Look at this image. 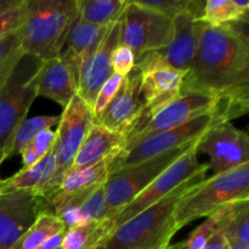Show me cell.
I'll return each mask as SVG.
<instances>
[{
    "instance_id": "1",
    "label": "cell",
    "mask_w": 249,
    "mask_h": 249,
    "mask_svg": "<svg viewBox=\"0 0 249 249\" xmlns=\"http://www.w3.org/2000/svg\"><path fill=\"white\" fill-rule=\"evenodd\" d=\"M190 91L249 92V40L241 23L220 27L204 23L180 94Z\"/></svg>"
},
{
    "instance_id": "2",
    "label": "cell",
    "mask_w": 249,
    "mask_h": 249,
    "mask_svg": "<svg viewBox=\"0 0 249 249\" xmlns=\"http://www.w3.org/2000/svg\"><path fill=\"white\" fill-rule=\"evenodd\" d=\"M206 179V173L195 175L186 182L122 224L99 249H141L150 246L170 245L178 231L174 214L181 199Z\"/></svg>"
},
{
    "instance_id": "3",
    "label": "cell",
    "mask_w": 249,
    "mask_h": 249,
    "mask_svg": "<svg viewBox=\"0 0 249 249\" xmlns=\"http://www.w3.org/2000/svg\"><path fill=\"white\" fill-rule=\"evenodd\" d=\"M77 18V0H29L22 51L41 61L58 57Z\"/></svg>"
},
{
    "instance_id": "4",
    "label": "cell",
    "mask_w": 249,
    "mask_h": 249,
    "mask_svg": "<svg viewBox=\"0 0 249 249\" xmlns=\"http://www.w3.org/2000/svg\"><path fill=\"white\" fill-rule=\"evenodd\" d=\"M41 60L23 53L0 89V165L12 156L15 136L36 96V73Z\"/></svg>"
},
{
    "instance_id": "5",
    "label": "cell",
    "mask_w": 249,
    "mask_h": 249,
    "mask_svg": "<svg viewBox=\"0 0 249 249\" xmlns=\"http://www.w3.org/2000/svg\"><path fill=\"white\" fill-rule=\"evenodd\" d=\"M249 199V163L230 172L204 179L178 206L174 221L178 230L203 216H211L226 204Z\"/></svg>"
},
{
    "instance_id": "6",
    "label": "cell",
    "mask_w": 249,
    "mask_h": 249,
    "mask_svg": "<svg viewBox=\"0 0 249 249\" xmlns=\"http://www.w3.org/2000/svg\"><path fill=\"white\" fill-rule=\"evenodd\" d=\"M196 142L181 146L138 164L119 168L109 173L108 179L104 185L107 203V220L125 208L140 192L152 184L182 153L186 152Z\"/></svg>"
},
{
    "instance_id": "7",
    "label": "cell",
    "mask_w": 249,
    "mask_h": 249,
    "mask_svg": "<svg viewBox=\"0 0 249 249\" xmlns=\"http://www.w3.org/2000/svg\"><path fill=\"white\" fill-rule=\"evenodd\" d=\"M240 94H249V92H240ZM228 95L232 94L216 95L201 91L180 94V96L158 109L152 116L140 119L135 124V126L125 136V147L123 152L128 151L143 139L177 128L202 114L214 111Z\"/></svg>"
},
{
    "instance_id": "8",
    "label": "cell",
    "mask_w": 249,
    "mask_h": 249,
    "mask_svg": "<svg viewBox=\"0 0 249 249\" xmlns=\"http://www.w3.org/2000/svg\"><path fill=\"white\" fill-rule=\"evenodd\" d=\"M94 125L92 111L84 101L75 95L70 105L63 109L56 130V169L51 179L38 191H32L40 198H48L60 186L61 181L72 168L74 158L84 142L90 129Z\"/></svg>"
},
{
    "instance_id": "9",
    "label": "cell",
    "mask_w": 249,
    "mask_h": 249,
    "mask_svg": "<svg viewBox=\"0 0 249 249\" xmlns=\"http://www.w3.org/2000/svg\"><path fill=\"white\" fill-rule=\"evenodd\" d=\"M204 22L198 21L191 12H181L173 18V36L165 48L150 51L136 58L135 68L140 73L157 68L189 72L196 56L199 36Z\"/></svg>"
},
{
    "instance_id": "10",
    "label": "cell",
    "mask_w": 249,
    "mask_h": 249,
    "mask_svg": "<svg viewBox=\"0 0 249 249\" xmlns=\"http://www.w3.org/2000/svg\"><path fill=\"white\" fill-rule=\"evenodd\" d=\"M197 143V142H196ZM196 143L191 146L186 152L182 153L167 170L162 173L155 181L148 185L142 192L138 195L125 208L122 209L117 215L109 219L112 230L128 221L136 214L141 213L146 208L160 201L163 197L174 191L177 187L186 182L199 173H207L209 169L208 163H199L197 160Z\"/></svg>"
},
{
    "instance_id": "11",
    "label": "cell",
    "mask_w": 249,
    "mask_h": 249,
    "mask_svg": "<svg viewBox=\"0 0 249 249\" xmlns=\"http://www.w3.org/2000/svg\"><path fill=\"white\" fill-rule=\"evenodd\" d=\"M119 23V44L128 46L135 58L165 48L173 36V19L143 9L135 1H128Z\"/></svg>"
},
{
    "instance_id": "12",
    "label": "cell",
    "mask_w": 249,
    "mask_h": 249,
    "mask_svg": "<svg viewBox=\"0 0 249 249\" xmlns=\"http://www.w3.org/2000/svg\"><path fill=\"white\" fill-rule=\"evenodd\" d=\"M196 152L208 156L214 175L223 174L249 163V136L229 122L216 124L197 141Z\"/></svg>"
},
{
    "instance_id": "13",
    "label": "cell",
    "mask_w": 249,
    "mask_h": 249,
    "mask_svg": "<svg viewBox=\"0 0 249 249\" xmlns=\"http://www.w3.org/2000/svg\"><path fill=\"white\" fill-rule=\"evenodd\" d=\"M40 213L41 198L32 190L0 192V249H11Z\"/></svg>"
},
{
    "instance_id": "14",
    "label": "cell",
    "mask_w": 249,
    "mask_h": 249,
    "mask_svg": "<svg viewBox=\"0 0 249 249\" xmlns=\"http://www.w3.org/2000/svg\"><path fill=\"white\" fill-rule=\"evenodd\" d=\"M140 83V72L134 67V70L123 78L118 91L106 109L94 118V124L113 133L128 135L145 111Z\"/></svg>"
},
{
    "instance_id": "15",
    "label": "cell",
    "mask_w": 249,
    "mask_h": 249,
    "mask_svg": "<svg viewBox=\"0 0 249 249\" xmlns=\"http://www.w3.org/2000/svg\"><path fill=\"white\" fill-rule=\"evenodd\" d=\"M119 36L121 23L118 21L109 27L99 48L84 61L80 68L77 94L91 108V111L97 92L107 79L113 74L111 57L114 49L119 45Z\"/></svg>"
},
{
    "instance_id": "16",
    "label": "cell",
    "mask_w": 249,
    "mask_h": 249,
    "mask_svg": "<svg viewBox=\"0 0 249 249\" xmlns=\"http://www.w3.org/2000/svg\"><path fill=\"white\" fill-rule=\"evenodd\" d=\"M141 74V95L145 102V111L140 119L147 118L169 104L181 92V85L186 71L173 68H157Z\"/></svg>"
},
{
    "instance_id": "17",
    "label": "cell",
    "mask_w": 249,
    "mask_h": 249,
    "mask_svg": "<svg viewBox=\"0 0 249 249\" xmlns=\"http://www.w3.org/2000/svg\"><path fill=\"white\" fill-rule=\"evenodd\" d=\"M111 26L112 24L105 27L92 26L80 21L79 17L75 19L58 57L70 70L77 85H79V73L82 65L89 56L96 51Z\"/></svg>"
},
{
    "instance_id": "18",
    "label": "cell",
    "mask_w": 249,
    "mask_h": 249,
    "mask_svg": "<svg viewBox=\"0 0 249 249\" xmlns=\"http://www.w3.org/2000/svg\"><path fill=\"white\" fill-rule=\"evenodd\" d=\"M124 147L125 135L94 124L80 146L71 170H82L105 160H114L123 152Z\"/></svg>"
},
{
    "instance_id": "19",
    "label": "cell",
    "mask_w": 249,
    "mask_h": 249,
    "mask_svg": "<svg viewBox=\"0 0 249 249\" xmlns=\"http://www.w3.org/2000/svg\"><path fill=\"white\" fill-rule=\"evenodd\" d=\"M36 83V96L53 100L63 109L78 92L77 83L60 57L41 61Z\"/></svg>"
},
{
    "instance_id": "20",
    "label": "cell",
    "mask_w": 249,
    "mask_h": 249,
    "mask_svg": "<svg viewBox=\"0 0 249 249\" xmlns=\"http://www.w3.org/2000/svg\"><path fill=\"white\" fill-rule=\"evenodd\" d=\"M56 169V145L41 157L38 162L27 169H21L11 178L0 180V191H14V190H40Z\"/></svg>"
},
{
    "instance_id": "21",
    "label": "cell",
    "mask_w": 249,
    "mask_h": 249,
    "mask_svg": "<svg viewBox=\"0 0 249 249\" xmlns=\"http://www.w3.org/2000/svg\"><path fill=\"white\" fill-rule=\"evenodd\" d=\"M216 228L224 233L226 241L249 246V199L223 207Z\"/></svg>"
},
{
    "instance_id": "22",
    "label": "cell",
    "mask_w": 249,
    "mask_h": 249,
    "mask_svg": "<svg viewBox=\"0 0 249 249\" xmlns=\"http://www.w3.org/2000/svg\"><path fill=\"white\" fill-rule=\"evenodd\" d=\"M112 232L108 220L75 226L66 230L61 249H99Z\"/></svg>"
},
{
    "instance_id": "23",
    "label": "cell",
    "mask_w": 249,
    "mask_h": 249,
    "mask_svg": "<svg viewBox=\"0 0 249 249\" xmlns=\"http://www.w3.org/2000/svg\"><path fill=\"white\" fill-rule=\"evenodd\" d=\"M78 17L92 26H109L121 19L126 0H77Z\"/></svg>"
},
{
    "instance_id": "24",
    "label": "cell",
    "mask_w": 249,
    "mask_h": 249,
    "mask_svg": "<svg viewBox=\"0 0 249 249\" xmlns=\"http://www.w3.org/2000/svg\"><path fill=\"white\" fill-rule=\"evenodd\" d=\"M249 2L243 0H207L202 22L212 27L246 23Z\"/></svg>"
},
{
    "instance_id": "25",
    "label": "cell",
    "mask_w": 249,
    "mask_h": 249,
    "mask_svg": "<svg viewBox=\"0 0 249 249\" xmlns=\"http://www.w3.org/2000/svg\"><path fill=\"white\" fill-rule=\"evenodd\" d=\"M112 160H105L85 169L75 170V172L71 170L63 178L60 186L55 192L72 194V192L85 191V190H91L100 185H105V182L108 179Z\"/></svg>"
},
{
    "instance_id": "26",
    "label": "cell",
    "mask_w": 249,
    "mask_h": 249,
    "mask_svg": "<svg viewBox=\"0 0 249 249\" xmlns=\"http://www.w3.org/2000/svg\"><path fill=\"white\" fill-rule=\"evenodd\" d=\"M66 232V226L57 216L40 213L36 223L12 246L11 249H38L51 236Z\"/></svg>"
},
{
    "instance_id": "27",
    "label": "cell",
    "mask_w": 249,
    "mask_h": 249,
    "mask_svg": "<svg viewBox=\"0 0 249 249\" xmlns=\"http://www.w3.org/2000/svg\"><path fill=\"white\" fill-rule=\"evenodd\" d=\"M21 39L22 29L0 39V89L4 87L19 58L23 56Z\"/></svg>"
},
{
    "instance_id": "28",
    "label": "cell",
    "mask_w": 249,
    "mask_h": 249,
    "mask_svg": "<svg viewBox=\"0 0 249 249\" xmlns=\"http://www.w3.org/2000/svg\"><path fill=\"white\" fill-rule=\"evenodd\" d=\"M60 118L56 116H38L33 118L26 119L17 130L15 136L14 147H12V156L21 152L23 147L32 142L34 136L43 129H50L51 126L58 124Z\"/></svg>"
},
{
    "instance_id": "29",
    "label": "cell",
    "mask_w": 249,
    "mask_h": 249,
    "mask_svg": "<svg viewBox=\"0 0 249 249\" xmlns=\"http://www.w3.org/2000/svg\"><path fill=\"white\" fill-rule=\"evenodd\" d=\"M82 225L92 221L107 220V203L104 185L95 187L79 207Z\"/></svg>"
},
{
    "instance_id": "30",
    "label": "cell",
    "mask_w": 249,
    "mask_h": 249,
    "mask_svg": "<svg viewBox=\"0 0 249 249\" xmlns=\"http://www.w3.org/2000/svg\"><path fill=\"white\" fill-rule=\"evenodd\" d=\"M29 0H17L15 5L0 12V39L23 28L28 15Z\"/></svg>"
},
{
    "instance_id": "31",
    "label": "cell",
    "mask_w": 249,
    "mask_h": 249,
    "mask_svg": "<svg viewBox=\"0 0 249 249\" xmlns=\"http://www.w3.org/2000/svg\"><path fill=\"white\" fill-rule=\"evenodd\" d=\"M219 218H220V209H219L218 212H215L214 214H212L211 216H208V219H207L202 225L197 226V228L192 231L191 235L189 236V238H187L186 241H184V242H181V249L203 248L204 246H206V243L208 242L209 238H211V236L213 235L214 231H215Z\"/></svg>"
},
{
    "instance_id": "32",
    "label": "cell",
    "mask_w": 249,
    "mask_h": 249,
    "mask_svg": "<svg viewBox=\"0 0 249 249\" xmlns=\"http://www.w3.org/2000/svg\"><path fill=\"white\" fill-rule=\"evenodd\" d=\"M123 78L124 77H121V75L113 73L107 79V82L102 85L101 89L97 92L96 100H95V104L92 106V116H94V118L99 117L106 109V107L108 106V104L112 101L114 95L118 91L119 87H121L122 82H123Z\"/></svg>"
},
{
    "instance_id": "33",
    "label": "cell",
    "mask_w": 249,
    "mask_h": 249,
    "mask_svg": "<svg viewBox=\"0 0 249 249\" xmlns=\"http://www.w3.org/2000/svg\"><path fill=\"white\" fill-rule=\"evenodd\" d=\"M135 53L125 45L119 44L112 53L111 65L114 74L125 77L135 67Z\"/></svg>"
},
{
    "instance_id": "34",
    "label": "cell",
    "mask_w": 249,
    "mask_h": 249,
    "mask_svg": "<svg viewBox=\"0 0 249 249\" xmlns=\"http://www.w3.org/2000/svg\"><path fill=\"white\" fill-rule=\"evenodd\" d=\"M56 141H57L56 131H53L51 129H43L34 136L31 146L33 147L34 152L38 156L39 160H40L56 145Z\"/></svg>"
},
{
    "instance_id": "35",
    "label": "cell",
    "mask_w": 249,
    "mask_h": 249,
    "mask_svg": "<svg viewBox=\"0 0 249 249\" xmlns=\"http://www.w3.org/2000/svg\"><path fill=\"white\" fill-rule=\"evenodd\" d=\"M19 155H21L22 163H23V168H22V169H27V168L32 167V165H34L39 160L38 156L36 155V152H34V150H33V147L31 146V143H28L26 147L22 148L21 152H19Z\"/></svg>"
},
{
    "instance_id": "36",
    "label": "cell",
    "mask_w": 249,
    "mask_h": 249,
    "mask_svg": "<svg viewBox=\"0 0 249 249\" xmlns=\"http://www.w3.org/2000/svg\"><path fill=\"white\" fill-rule=\"evenodd\" d=\"M63 235H65V232L57 233V235L55 236H51V237L48 238V240H46L38 249H61Z\"/></svg>"
},
{
    "instance_id": "37",
    "label": "cell",
    "mask_w": 249,
    "mask_h": 249,
    "mask_svg": "<svg viewBox=\"0 0 249 249\" xmlns=\"http://www.w3.org/2000/svg\"><path fill=\"white\" fill-rule=\"evenodd\" d=\"M182 243H177V245H157V246H150V247H145L141 249H181Z\"/></svg>"
},
{
    "instance_id": "38",
    "label": "cell",
    "mask_w": 249,
    "mask_h": 249,
    "mask_svg": "<svg viewBox=\"0 0 249 249\" xmlns=\"http://www.w3.org/2000/svg\"><path fill=\"white\" fill-rule=\"evenodd\" d=\"M17 2V0H0V12H2L4 10L9 9L12 5H15Z\"/></svg>"
},
{
    "instance_id": "39",
    "label": "cell",
    "mask_w": 249,
    "mask_h": 249,
    "mask_svg": "<svg viewBox=\"0 0 249 249\" xmlns=\"http://www.w3.org/2000/svg\"><path fill=\"white\" fill-rule=\"evenodd\" d=\"M229 249H249V246H245L240 242H235V241H228Z\"/></svg>"
},
{
    "instance_id": "40",
    "label": "cell",
    "mask_w": 249,
    "mask_h": 249,
    "mask_svg": "<svg viewBox=\"0 0 249 249\" xmlns=\"http://www.w3.org/2000/svg\"><path fill=\"white\" fill-rule=\"evenodd\" d=\"M0 180H1V179H0ZM0 192H1V191H0Z\"/></svg>"
}]
</instances>
